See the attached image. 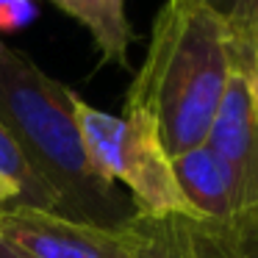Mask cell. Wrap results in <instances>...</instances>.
<instances>
[{
    "mask_svg": "<svg viewBox=\"0 0 258 258\" xmlns=\"http://www.w3.org/2000/svg\"><path fill=\"white\" fill-rule=\"evenodd\" d=\"M0 241L25 258H131L119 228L28 206H9L0 214Z\"/></svg>",
    "mask_w": 258,
    "mask_h": 258,
    "instance_id": "obj_4",
    "label": "cell"
},
{
    "mask_svg": "<svg viewBox=\"0 0 258 258\" xmlns=\"http://www.w3.org/2000/svg\"><path fill=\"white\" fill-rule=\"evenodd\" d=\"M211 12L225 28L233 64L252 70L258 58V0H183Z\"/></svg>",
    "mask_w": 258,
    "mask_h": 258,
    "instance_id": "obj_9",
    "label": "cell"
},
{
    "mask_svg": "<svg viewBox=\"0 0 258 258\" xmlns=\"http://www.w3.org/2000/svg\"><path fill=\"white\" fill-rule=\"evenodd\" d=\"M131 258H241L230 222L203 217H142L119 225Z\"/></svg>",
    "mask_w": 258,
    "mask_h": 258,
    "instance_id": "obj_6",
    "label": "cell"
},
{
    "mask_svg": "<svg viewBox=\"0 0 258 258\" xmlns=\"http://www.w3.org/2000/svg\"><path fill=\"white\" fill-rule=\"evenodd\" d=\"M75 95L0 36V122L56 191L58 214L103 228L134 217V203L95 169L75 117Z\"/></svg>",
    "mask_w": 258,
    "mask_h": 258,
    "instance_id": "obj_1",
    "label": "cell"
},
{
    "mask_svg": "<svg viewBox=\"0 0 258 258\" xmlns=\"http://www.w3.org/2000/svg\"><path fill=\"white\" fill-rule=\"evenodd\" d=\"M0 258H25V255H20L14 247H9V244H3V241H0Z\"/></svg>",
    "mask_w": 258,
    "mask_h": 258,
    "instance_id": "obj_14",
    "label": "cell"
},
{
    "mask_svg": "<svg viewBox=\"0 0 258 258\" xmlns=\"http://www.w3.org/2000/svg\"><path fill=\"white\" fill-rule=\"evenodd\" d=\"M230 70L233 56L219 20L183 0H164L125 108L153 119L172 158L206 145Z\"/></svg>",
    "mask_w": 258,
    "mask_h": 258,
    "instance_id": "obj_2",
    "label": "cell"
},
{
    "mask_svg": "<svg viewBox=\"0 0 258 258\" xmlns=\"http://www.w3.org/2000/svg\"><path fill=\"white\" fill-rule=\"evenodd\" d=\"M12 203H17V191H14V186L9 183V180L0 178V214L6 211Z\"/></svg>",
    "mask_w": 258,
    "mask_h": 258,
    "instance_id": "obj_13",
    "label": "cell"
},
{
    "mask_svg": "<svg viewBox=\"0 0 258 258\" xmlns=\"http://www.w3.org/2000/svg\"><path fill=\"white\" fill-rule=\"evenodd\" d=\"M172 172L178 178L180 195L191 211L203 219L230 222L236 219V186L225 161L208 145H197L172 156Z\"/></svg>",
    "mask_w": 258,
    "mask_h": 258,
    "instance_id": "obj_7",
    "label": "cell"
},
{
    "mask_svg": "<svg viewBox=\"0 0 258 258\" xmlns=\"http://www.w3.org/2000/svg\"><path fill=\"white\" fill-rule=\"evenodd\" d=\"M73 17L95 42L100 64L128 70V53L136 34L128 20V0H47Z\"/></svg>",
    "mask_w": 258,
    "mask_h": 258,
    "instance_id": "obj_8",
    "label": "cell"
},
{
    "mask_svg": "<svg viewBox=\"0 0 258 258\" xmlns=\"http://www.w3.org/2000/svg\"><path fill=\"white\" fill-rule=\"evenodd\" d=\"M206 145L225 161L239 214L258 208V97L252 70L233 64Z\"/></svg>",
    "mask_w": 258,
    "mask_h": 258,
    "instance_id": "obj_5",
    "label": "cell"
},
{
    "mask_svg": "<svg viewBox=\"0 0 258 258\" xmlns=\"http://www.w3.org/2000/svg\"><path fill=\"white\" fill-rule=\"evenodd\" d=\"M75 117L95 169L111 183L131 189L134 211L142 217H197L180 195L172 158L164 150L153 119L125 108L119 117L75 100Z\"/></svg>",
    "mask_w": 258,
    "mask_h": 258,
    "instance_id": "obj_3",
    "label": "cell"
},
{
    "mask_svg": "<svg viewBox=\"0 0 258 258\" xmlns=\"http://www.w3.org/2000/svg\"><path fill=\"white\" fill-rule=\"evenodd\" d=\"M233 233H236V244H239L241 258H258V208L236 214Z\"/></svg>",
    "mask_w": 258,
    "mask_h": 258,
    "instance_id": "obj_12",
    "label": "cell"
},
{
    "mask_svg": "<svg viewBox=\"0 0 258 258\" xmlns=\"http://www.w3.org/2000/svg\"><path fill=\"white\" fill-rule=\"evenodd\" d=\"M252 84H255V97H258V58H255V67H252Z\"/></svg>",
    "mask_w": 258,
    "mask_h": 258,
    "instance_id": "obj_15",
    "label": "cell"
},
{
    "mask_svg": "<svg viewBox=\"0 0 258 258\" xmlns=\"http://www.w3.org/2000/svg\"><path fill=\"white\" fill-rule=\"evenodd\" d=\"M36 17L34 0H0V36L23 31Z\"/></svg>",
    "mask_w": 258,
    "mask_h": 258,
    "instance_id": "obj_11",
    "label": "cell"
},
{
    "mask_svg": "<svg viewBox=\"0 0 258 258\" xmlns=\"http://www.w3.org/2000/svg\"><path fill=\"white\" fill-rule=\"evenodd\" d=\"M0 178L9 180L17 191V203L14 206H28V208H47V211H58V197L45 180L39 178L31 161L25 158L23 147L17 145L6 125L0 122Z\"/></svg>",
    "mask_w": 258,
    "mask_h": 258,
    "instance_id": "obj_10",
    "label": "cell"
}]
</instances>
